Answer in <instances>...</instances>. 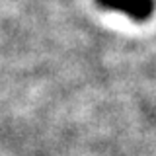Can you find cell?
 I'll return each mask as SVG.
<instances>
[{
	"label": "cell",
	"mask_w": 156,
	"mask_h": 156,
	"mask_svg": "<svg viewBox=\"0 0 156 156\" xmlns=\"http://www.w3.org/2000/svg\"><path fill=\"white\" fill-rule=\"evenodd\" d=\"M104 6L113 8V10H121V12L129 14L136 20H144L150 16L154 4L152 0H100Z\"/></svg>",
	"instance_id": "cell-1"
}]
</instances>
